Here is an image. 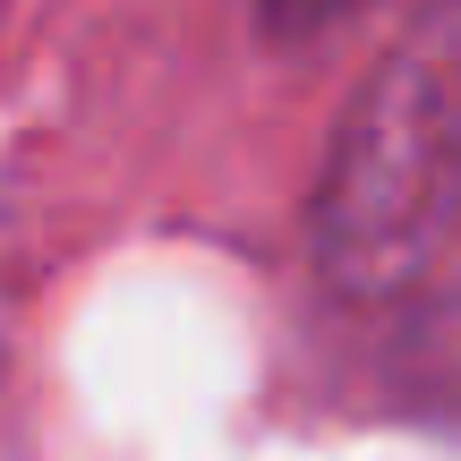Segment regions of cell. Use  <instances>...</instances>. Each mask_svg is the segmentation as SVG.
I'll use <instances>...</instances> for the list:
<instances>
[{
	"label": "cell",
	"mask_w": 461,
	"mask_h": 461,
	"mask_svg": "<svg viewBox=\"0 0 461 461\" xmlns=\"http://www.w3.org/2000/svg\"><path fill=\"white\" fill-rule=\"evenodd\" d=\"M461 17L419 34L393 77L367 95L342 163H333L325 248L333 265H402L445 214V180L461 163Z\"/></svg>",
	"instance_id": "cell-1"
}]
</instances>
